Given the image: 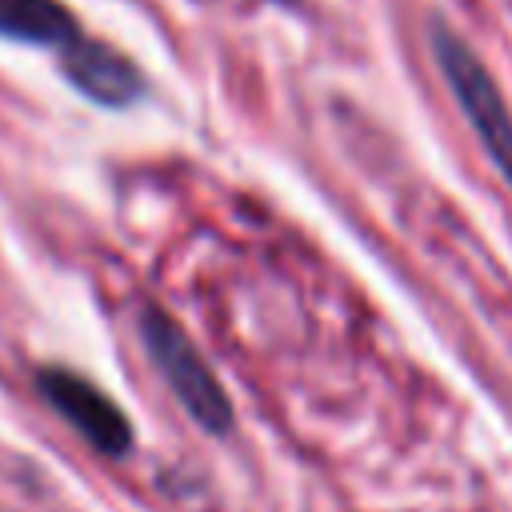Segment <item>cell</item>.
<instances>
[{
	"mask_svg": "<svg viewBox=\"0 0 512 512\" xmlns=\"http://www.w3.org/2000/svg\"><path fill=\"white\" fill-rule=\"evenodd\" d=\"M432 48H436L440 72H444L460 112L468 116L472 132L488 148V156L500 168V176L512 184V112H508L496 80L488 76L480 56L460 36H452L448 28H432Z\"/></svg>",
	"mask_w": 512,
	"mask_h": 512,
	"instance_id": "7a4b0ae2",
	"label": "cell"
},
{
	"mask_svg": "<svg viewBox=\"0 0 512 512\" xmlns=\"http://www.w3.org/2000/svg\"><path fill=\"white\" fill-rule=\"evenodd\" d=\"M0 36L60 52L80 36V24L60 0H0Z\"/></svg>",
	"mask_w": 512,
	"mask_h": 512,
	"instance_id": "5b68a950",
	"label": "cell"
},
{
	"mask_svg": "<svg viewBox=\"0 0 512 512\" xmlns=\"http://www.w3.org/2000/svg\"><path fill=\"white\" fill-rule=\"evenodd\" d=\"M140 340L156 364V372L164 376V384L176 392V400L184 404V412L208 428V432H228L232 428V404L224 384L216 380L212 364L200 356V348L192 344V336L156 304H148L140 312Z\"/></svg>",
	"mask_w": 512,
	"mask_h": 512,
	"instance_id": "6da1fadb",
	"label": "cell"
},
{
	"mask_svg": "<svg viewBox=\"0 0 512 512\" xmlns=\"http://www.w3.org/2000/svg\"><path fill=\"white\" fill-rule=\"evenodd\" d=\"M36 384H40V396H44L96 452H104V456L128 452V444H132V424H128V416L120 412V404H116L108 392H100L92 380H84V376H76V372H68V368H40Z\"/></svg>",
	"mask_w": 512,
	"mask_h": 512,
	"instance_id": "3957f363",
	"label": "cell"
},
{
	"mask_svg": "<svg viewBox=\"0 0 512 512\" xmlns=\"http://www.w3.org/2000/svg\"><path fill=\"white\" fill-rule=\"evenodd\" d=\"M60 68L72 80V88H80L88 100H96L104 108H124L144 88L136 64L124 52H116V48H108L84 32L68 48H60Z\"/></svg>",
	"mask_w": 512,
	"mask_h": 512,
	"instance_id": "277c9868",
	"label": "cell"
}]
</instances>
